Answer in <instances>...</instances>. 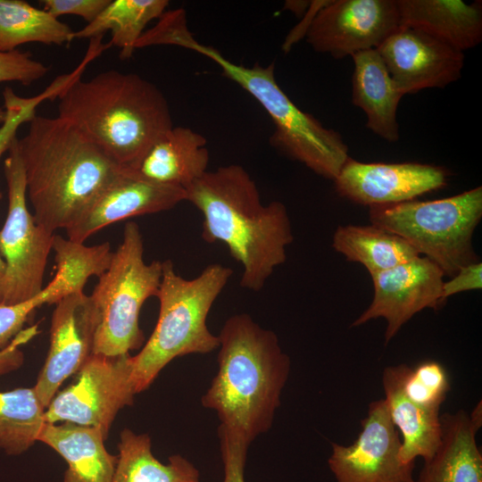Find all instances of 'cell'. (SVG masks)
<instances>
[{"instance_id": "1", "label": "cell", "mask_w": 482, "mask_h": 482, "mask_svg": "<svg viewBox=\"0 0 482 482\" xmlns=\"http://www.w3.org/2000/svg\"><path fill=\"white\" fill-rule=\"evenodd\" d=\"M185 191L186 201L203 214V239L227 246L242 266V287L262 290L286 262L287 246L294 239L285 204L264 205L256 183L237 164L207 170Z\"/></svg>"}, {"instance_id": "2", "label": "cell", "mask_w": 482, "mask_h": 482, "mask_svg": "<svg viewBox=\"0 0 482 482\" xmlns=\"http://www.w3.org/2000/svg\"><path fill=\"white\" fill-rule=\"evenodd\" d=\"M19 139L36 222L68 228L125 169L69 121L35 115Z\"/></svg>"}, {"instance_id": "3", "label": "cell", "mask_w": 482, "mask_h": 482, "mask_svg": "<svg viewBox=\"0 0 482 482\" xmlns=\"http://www.w3.org/2000/svg\"><path fill=\"white\" fill-rule=\"evenodd\" d=\"M218 338V371L201 402L250 445L271 428L290 359L277 335L246 313L226 320Z\"/></svg>"}, {"instance_id": "4", "label": "cell", "mask_w": 482, "mask_h": 482, "mask_svg": "<svg viewBox=\"0 0 482 482\" xmlns=\"http://www.w3.org/2000/svg\"><path fill=\"white\" fill-rule=\"evenodd\" d=\"M58 116L122 167L135 170L173 127L169 104L152 82L115 70L81 77L58 96Z\"/></svg>"}, {"instance_id": "5", "label": "cell", "mask_w": 482, "mask_h": 482, "mask_svg": "<svg viewBox=\"0 0 482 482\" xmlns=\"http://www.w3.org/2000/svg\"><path fill=\"white\" fill-rule=\"evenodd\" d=\"M162 276L156 297L160 309L156 326L140 352L131 356L136 393L147 389L173 359L205 354L219 347L218 336L207 327L214 302L232 276L229 267L206 266L191 279L179 275L170 260L162 262Z\"/></svg>"}, {"instance_id": "6", "label": "cell", "mask_w": 482, "mask_h": 482, "mask_svg": "<svg viewBox=\"0 0 482 482\" xmlns=\"http://www.w3.org/2000/svg\"><path fill=\"white\" fill-rule=\"evenodd\" d=\"M190 50L213 61L224 76L259 102L275 126L270 137L273 146L320 176L333 180L337 178L349 157L347 145L338 132L325 128L290 100L275 79L274 63L246 67L198 41L190 45Z\"/></svg>"}, {"instance_id": "7", "label": "cell", "mask_w": 482, "mask_h": 482, "mask_svg": "<svg viewBox=\"0 0 482 482\" xmlns=\"http://www.w3.org/2000/svg\"><path fill=\"white\" fill-rule=\"evenodd\" d=\"M162 266L160 261L145 262L140 228L127 222L120 245L89 295L98 318L93 353L114 356L143 346L139 314L144 303L158 294Z\"/></svg>"}, {"instance_id": "8", "label": "cell", "mask_w": 482, "mask_h": 482, "mask_svg": "<svg viewBox=\"0 0 482 482\" xmlns=\"http://www.w3.org/2000/svg\"><path fill=\"white\" fill-rule=\"evenodd\" d=\"M371 224L406 240L419 254L453 277L478 262L472 236L482 217V187L432 201L370 206Z\"/></svg>"}, {"instance_id": "9", "label": "cell", "mask_w": 482, "mask_h": 482, "mask_svg": "<svg viewBox=\"0 0 482 482\" xmlns=\"http://www.w3.org/2000/svg\"><path fill=\"white\" fill-rule=\"evenodd\" d=\"M7 152L4 171L8 209L0 229V255L6 265L2 304L12 305L29 300L43 290L54 233L38 225L28 209L26 177L17 137Z\"/></svg>"}, {"instance_id": "10", "label": "cell", "mask_w": 482, "mask_h": 482, "mask_svg": "<svg viewBox=\"0 0 482 482\" xmlns=\"http://www.w3.org/2000/svg\"><path fill=\"white\" fill-rule=\"evenodd\" d=\"M132 371L129 353H93L75 374L74 381L46 408L45 421L95 427L107 437L119 411L133 404L137 393Z\"/></svg>"}, {"instance_id": "11", "label": "cell", "mask_w": 482, "mask_h": 482, "mask_svg": "<svg viewBox=\"0 0 482 482\" xmlns=\"http://www.w3.org/2000/svg\"><path fill=\"white\" fill-rule=\"evenodd\" d=\"M400 27L396 0L326 1L311 13L306 41L336 59L377 49Z\"/></svg>"}, {"instance_id": "12", "label": "cell", "mask_w": 482, "mask_h": 482, "mask_svg": "<svg viewBox=\"0 0 482 482\" xmlns=\"http://www.w3.org/2000/svg\"><path fill=\"white\" fill-rule=\"evenodd\" d=\"M361 424L350 445L331 443L328 464L337 482H415V462L401 461V440L384 399L370 403Z\"/></svg>"}, {"instance_id": "13", "label": "cell", "mask_w": 482, "mask_h": 482, "mask_svg": "<svg viewBox=\"0 0 482 482\" xmlns=\"http://www.w3.org/2000/svg\"><path fill=\"white\" fill-rule=\"evenodd\" d=\"M444 276L435 262L420 255L372 275V302L351 327L384 318L386 320L385 345H387L416 313L426 308L436 310L444 304Z\"/></svg>"}, {"instance_id": "14", "label": "cell", "mask_w": 482, "mask_h": 482, "mask_svg": "<svg viewBox=\"0 0 482 482\" xmlns=\"http://www.w3.org/2000/svg\"><path fill=\"white\" fill-rule=\"evenodd\" d=\"M97 314L89 295L71 294L55 303L50 345L34 389L46 408L60 386L76 374L93 354Z\"/></svg>"}, {"instance_id": "15", "label": "cell", "mask_w": 482, "mask_h": 482, "mask_svg": "<svg viewBox=\"0 0 482 482\" xmlns=\"http://www.w3.org/2000/svg\"><path fill=\"white\" fill-rule=\"evenodd\" d=\"M448 171L419 162H361L350 156L334 179L337 194L362 205L411 201L447 184Z\"/></svg>"}, {"instance_id": "16", "label": "cell", "mask_w": 482, "mask_h": 482, "mask_svg": "<svg viewBox=\"0 0 482 482\" xmlns=\"http://www.w3.org/2000/svg\"><path fill=\"white\" fill-rule=\"evenodd\" d=\"M399 91L413 94L459 79L464 54L420 30L399 27L377 48Z\"/></svg>"}, {"instance_id": "17", "label": "cell", "mask_w": 482, "mask_h": 482, "mask_svg": "<svg viewBox=\"0 0 482 482\" xmlns=\"http://www.w3.org/2000/svg\"><path fill=\"white\" fill-rule=\"evenodd\" d=\"M186 201L184 188L162 185L125 168L65 229L67 238L84 241L108 225L134 216L157 213Z\"/></svg>"}, {"instance_id": "18", "label": "cell", "mask_w": 482, "mask_h": 482, "mask_svg": "<svg viewBox=\"0 0 482 482\" xmlns=\"http://www.w3.org/2000/svg\"><path fill=\"white\" fill-rule=\"evenodd\" d=\"M440 421V445L415 482H482V454L476 441L482 426L481 402L471 413L445 412Z\"/></svg>"}, {"instance_id": "19", "label": "cell", "mask_w": 482, "mask_h": 482, "mask_svg": "<svg viewBox=\"0 0 482 482\" xmlns=\"http://www.w3.org/2000/svg\"><path fill=\"white\" fill-rule=\"evenodd\" d=\"M400 27L420 30L461 51L482 40L481 1L396 0Z\"/></svg>"}, {"instance_id": "20", "label": "cell", "mask_w": 482, "mask_h": 482, "mask_svg": "<svg viewBox=\"0 0 482 482\" xmlns=\"http://www.w3.org/2000/svg\"><path fill=\"white\" fill-rule=\"evenodd\" d=\"M207 140L186 127H172L147 150L135 168L150 181L186 189L207 171Z\"/></svg>"}, {"instance_id": "21", "label": "cell", "mask_w": 482, "mask_h": 482, "mask_svg": "<svg viewBox=\"0 0 482 482\" xmlns=\"http://www.w3.org/2000/svg\"><path fill=\"white\" fill-rule=\"evenodd\" d=\"M101 429L71 422H45L37 441L57 452L67 462L63 482H112L118 457L104 446Z\"/></svg>"}, {"instance_id": "22", "label": "cell", "mask_w": 482, "mask_h": 482, "mask_svg": "<svg viewBox=\"0 0 482 482\" xmlns=\"http://www.w3.org/2000/svg\"><path fill=\"white\" fill-rule=\"evenodd\" d=\"M352 102L367 116L366 127L388 142L399 139L396 112L403 95L397 88L377 49L352 55Z\"/></svg>"}, {"instance_id": "23", "label": "cell", "mask_w": 482, "mask_h": 482, "mask_svg": "<svg viewBox=\"0 0 482 482\" xmlns=\"http://www.w3.org/2000/svg\"><path fill=\"white\" fill-rule=\"evenodd\" d=\"M406 364L386 367L382 375L385 403L391 421L402 435L400 458L403 463L424 461L436 453L441 441L439 411L423 408L403 394L402 381Z\"/></svg>"}, {"instance_id": "24", "label": "cell", "mask_w": 482, "mask_h": 482, "mask_svg": "<svg viewBox=\"0 0 482 482\" xmlns=\"http://www.w3.org/2000/svg\"><path fill=\"white\" fill-rule=\"evenodd\" d=\"M118 449L112 482H201L199 470L179 454L170 456L168 463L159 461L147 434L123 429Z\"/></svg>"}, {"instance_id": "25", "label": "cell", "mask_w": 482, "mask_h": 482, "mask_svg": "<svg viewBox=\"0 0 482 482\" xmlns=\"http://www.w3.org/2000/svg\"><path fill=\"white\" fill-rule=\"evenodd\" d=\"M332 245L348 261L362 264L370 276L420 255L403 237L373 224L339 226Z\"/></svg>"}, {"instance_id": "26", "label": "cell", "mask_w": 482, "mask_h": 482, "mask_svg": "<svg viewBox=\"0 0 482 482\" xmlns=\"http://www.w3.org/2000/svg\"><path fill=\"white\" fill-rule=\"evenodd\" d=\"M168 5L167 0H111L94 21L73 31L71 40L104 37L110 32L111 46L120 49V59H129L146 25L159 19Z\"/></svg>"}, {"instance_id": "27", "label": "cell", "mask_w": 482, "mask_h": 482, "mask_svg": "<svg viewBox=\"0 0 482 482\" xmlns=\"http://www.w3.org/2000/svg\"><path fill=\"white\" fill-rule=\"evenodd\" d=\"M73 30L44 9L22 0H0V51L11 52L26 43L69 44Z\"/></svg>"}, {"instance_id": "28", "label": "cell", "mask_w": 482, "mask_h": 482, "mask_svg": "<svg viewBox=\"0 0 482 482\" xmlns=\"http://www.w3.org/2000/svg\"><path fill=\"white\" fill-rule=\"evenodd\" d=\"M46 408L34 386L0 391V449L19 455L37 441Z\"/></svg>"}, {"instance_id": "29", "label": "cell", "mask_w": 482, "mask_h": 482, "mask_svg": "<svg viewBox=\"0 0 482 482\" xmlns=\"http://www.w3.org/2000/svg\"><path fill=\"white\" fill-rule=\"evenodd\" d=\"M81 274L70 263L56 265V273L43 290L29 300L12 304H0V351L7 347L23 330L36 309L43 304H55L63 297L83 291Z\"/></svg>"}, {"instance_id": "30", "label": "cell", "mask_w": 482, "mask_h": 482, "mask_svg": "<svg viewBox=\"0 0 482 482\" xmlns=\"http://www.w3.org/2000/svg\"><path fill=\"white\" fill-rule=\"evenodd\" d=\"M404 395L412 403L439 411L451 389L446 369L436 361H424L414 368L406 365L402 381Z\"/></svg>"}, {"instance_id": "31", "label": "cell", "mask_w": 482, "mask_h": 482, "mask_svg": "<svg viewBox=\"0 0 482 482\" xmlns=\"http://www.w3.org/2000/svg\"><path fill=\"white\" fill-rule=\"evenodd\" d=\"M61 86L53 81L39 95L32 97H21L6 87L3 92L4 107L7 115L0 126V157L7 152L12 141L16 137L17 130L22 123L29 122L36 115L37 107L46 99H53L61 93ZM2 194L0 192V200Z\"/></svg>"}, {"instance_id": "32", "label": "cell", "mask_w": 482, "mask_h": 482, "mask_svg": "<svg viewBox=\"0 0 482 482\" xmlns=\"http://www.w3.org/2000/svg\"><path fill=\"white\" fill-rule=\"evenodd\" d=\"M47 71V66L29 52L0 51V83L15 81L27 86L43 78Z\"/></svg>"}, {"instance_id": "33", "label": "cell", "mask_w": 482, "mask_h": 482, "mask_svg": "<svg viewBox=\"0 0 482 482\" xmlns=\"http://www.w3.org/2000/svg\"><path fill=\"white\" fill-rule=\"evenodd\" d=\"M219 439L224 466L223 482H245L249 444L237 433L220 425Z\"/></svg>"}, {"instance_id": "34", "label": "cell", "mask_w": 482, "mask_h": 482, "mask_svg": "<svg viewBox=\"0 0 482 482\" xmlns=\"http://www.w3.org/2000/svg\"><path fill=\"white\" fill-rule=\"evenodd\" d=\"M111 0H43V9L53 16L72 14L83 18L87 23L94 21Z\"/></svg>"}, {"instance_id": "35", "label": "cell", "mask_w": 482, "mask_h": 482, "mask_svg": "<svg viewBox=\"0 0 482 482\" xmlns=\"http://www.w3.org/2000/svg\"><path fill=\"white\" fill-rule=\"evenodd\" d=\"M482 288V263L478 261L461 267L451 279L444 282L442 299L444 302L455 294Z\"/></svg>"}, {"instance_id": "36", "label": "cell", "mask_w": 482, "mask_h": 482, "mask_svg": "<svg viewBox=\"0 0 482 482\" xmlns=\"http://www.w3.org/2000/svg\"><path fill=\"white\" fill-rule=\"evenodd\" d=\"M37 333V325L23 329L7 347L0 351V375L14 370L21 365L23 353L20 346L32 339Z\"/></svg>"}, {"instance_id": "37", "label": "cell", "mask_w": 482, "mask_h": 482, "mask_svg": "<svg viewBox=\"0 0 482 482\" xmlns=\"http://www.w3.org/2000/svg\"><path fill=\"white\" fill-rule=\"evenodd\" d=\"M5 274H6V265L4 259L0 255V304H2L4 301Z\"/></svg>"}, {"instance_id": "38", "label": "cell", "mask_w": 482, "mask_h": 482, "mask_svg": "<svg viewBox=\"0 0 482 482\" xmlns=\"http://www.w3.org/2000/svg\"><path fill=\"white\" fill-rule=\"evenodd\" d=\"M6 115H7V112H6V110L4 109V107H0V126L5 120Z\"/></svg>"}]
</instances>
